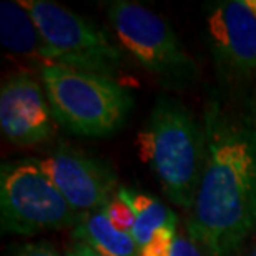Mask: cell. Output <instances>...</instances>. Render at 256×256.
I'll return each mask as SVG.
<instances>
[{
  "label": "cell",
  "instance_id": "8992f818",
  "mask_svg": "<svg viewBox=\"0 0 256 256\" xmlns=\"http://www.w3.org/2000/svg\"><path fill=\"white\" fill-rule=\"evenodd\" d=\"M106 15L120 47L150 74L175 84L193 80L196 74L193 60L165 18L128 0L110 2Z\"/></svg>",
  "mask_w": 256,
  "mask_h": 256
},
{
  "label": "cell",
  "instance_id": "9a60e30c",
  "mask_svg": "<svg viewBox=\"0 0 256 256\" xmlns=\"http://www.w3.org/2000/svg\"><path fill=\"white\" fill-rule=\"evenodd\" d=\"M172 256H203V253L202 246L192 236L176 234L175 242H173Z\"/></svg>",
  "mask_w": 256,
  "mask_h": 256
},
{
  "label": "cell",
  "instance_id": "30bf717a",
  "mask_svg": "<svg viewBox=\"0 0 256 256\" xmlns=\"http://www.w3.org/2000/svg\"><path fill=\"white\" fill-rule=\"evenodd\" d=\"M0 40L7 52L38 65H54L52 54L32 15L20 2L4 0L0 4Z\"/></svg>",
  "mask_w": 256,
  "mask_h": 256
},
{
  "label": "cell",
  "instance_id": "ac0fdd59",
  "mask_svg": "<svg viewBox=\"0 0 256 256\" xmlns=\"http://www.w3.org/2000/svg\"><path fill=\"white\" fill-rule=\"evenodd\" d=\"M250 256H256V248H254V252H253L252 254H250Z\"/></svg>",
  "mask_w": 256,
  "mask_h": 256
},
{
  "label": "cell",
  "instance_id": "5b68a950",
  "mask_svg": "<svg viewBox=\"0 0 256 256\" xmlns=\"http://www.w3.org/2000/svg\"><path fill=\"white\" fill-rule=\"evenodd\" d=\"M20 4L37 24L54 64L110 78L120 72L124 48L96 24L50 0H20Z\"/></svg>",
  "mask_w": 256,
  "mask_h": 256
},
{
  "label": "cell",
  "instance_id": "7c38bea8",
  "mask_svg": "<svg viewBox=\"0 0 256 256\" xmlns=\"http://www.w3.org/2000/svg\"><path fill=\"white\" fill-rule=\"evenodd\" d=\"M118 194L124 200H126L128 204L135 212L136 222L130 234L140 250L150 242L158 230L172 226V224L176 226L178 223L176 214L168 206H165L158 198L150 196L146 193L130 190V188L125 186L118 188Z\"/></svg>",
  "mask_w": 256,
  "mask_h": 256
},
{
  "label": "cell",
  "instance_id": "e0dca14e",
  "mask_svg": "<svg viewBox=\"0 0 256 256\" xmlns=\"http://www.w3.org/2000/svg\"><path fill=\"white\" fill-rule=\"evenodd\" d=\"M65 256H100V254L96 252H94L88 244L72 240V243L65 250Z\"/></svg>",
  "mask_w": 256,
  "mask_h": 256
},
{
  "label": "cell",
  "instance_id": "6da1fadb",
  "mask_svg": "<svg viewBox=\"0 0 256 256\" xmlns=\"http://www.w3.org/2000/svg\"><path fill=\"white\" fill-rule=\"evenodd\" d=\"M204 132L206 163L188 232L210 256H232L256 232V130L213 104Z\"/></svg>",
  "mask_w": 256,
  "mask_h": 256
},
{
  "label": "cell",
  "instance_id": "277c9868",
  "mask_svg": "<svg viewBox=\"0 0 256 256\" xmlns=\"http://www.w3.org/2000/svg\"><path fill=\"white\" fill-rule=\"evenodd\" d=\"M0 213L4 233L24 236L44 230L75 228L82 216L34 158L2 165Z\"/></svg>",
  "mask_w": 256,
  "mask_h": 256
},
{
  "label": "cell",
  "instance_id": "2e32d148",
  "mask_svg": "<svg viewBox=\"0 0 256 256\" xmlns=\"http://www.w3.org/2000/svg\"><path fill=\"white\" fill-rule=\"evenodd\" d=\"M12 256H64L55 250L52 244L38 242V243H27L22 244L14 252Z\"/></svg>",
  "mask_w": 256,
  "mask_h": 256
},
{
  "label": "cell",
  "instance_id": "52a82bcc",
  "mask_svg": "<svg viewBox=\"0 0 256 256\" xmlns=\"http://www.w3.org/2000/svg\"><path fill=\"white\" fill-rule=\"evenodd\" d=\"M40 166L76 213L104 210L118 192L116 173L104 160L72 148H58Z\"/></svg>",
  "mask_w": 256,
  "mask_h": 256
},
{
  "label": "cell",
  "instance_id": "9c48e42d",
  "mask_svg": "<svg viewBox=\"0 0 256 256\" xmlns=\"http://www.w3.org/2000/svg\"><path fill=\"white\" fill-rule=\"evenodd\" d=\"M208 38L218 62L228 68L256 72V15L246 0H226L208 10Z\"/></svg>",
  "mask_w": 256,
  "mask_h": 256
},
{
  "label": "cell",
  "instance_id": "3957f363",
  "mask_svg": "<svg viewBox=\"0 0 256 256\" xmlns=\"http://www.w3.org/2000/svg\"><path fill=\"white\" fill-rule=\"evenodd\" d=\"M38 72L54 118L68 132L106 136L124 126L133 100L115 78L57 64Z\"/></svg>",
  "mask_w": 256,
  "mask_h": 256
},
{
  "label": "cell",
  "instance_id": "7a4b0ae2",
  "mask_svg": "<svg viewBox=\"0 0 256 256\" xmlns=\"http://www.w3.org/2000/svg\"><path fill=\"white\" fill-rule=\"evenodd\" d=\"M136 145L170 202L192 210L206 163V132L192 112L175 98L158 96Z\"/></svg>",
  "mask_w": 256,
  "mask_h": 256
},
{
  "label": "cell",
  "instance_id": "4fadbf2b",
  "mask_svg": "<svg viewBox=\"0 0 256 256\" xmlns=\"http://www.w3.org/2000/svg\"><path fill=\"white\" fill-rule=\"evenodd\" d=\"M104 212L110 223L122 233H132L133 226H135L136 216L133 208L128 204L126 200H124L116 192V194L105 204Z\"/></svg>",
  "mask_w": 256,
  "mask_h": 256
},
{
  "label": "cell",
  "instance_id": "8fae6325",
  "mask_svg": "<svg viewBox=\"0 0 256 256\" xmlns=\"http://www.w3.org/2000/svg\"><path fill=\"white\" fill-rule=\"evenodd\" d=\"M72 240L88 244L100 256H140V248L132 234L118 232L104 210L82 214Z\"/></svg>",
  "mask_w": 256,
  "mask_h": 256
},
{
  "label": "cell",
  "instance_id": "ba28073f",
  "mask_svg": "<svg viewBox=\"0 0 256 256\" xmlns=\"http://www.w3.org/2000/svg\"><path fill=\"white\" fill-rule=\"evenodd\" d=\"M0 128L17 146H37L54 136L55 118L44 85L28 74L8 76L0 90Z\"/></svg>",
  "mask_w": 256,
  "mask_h": 256
},
{
  "label": "cell",
  "instance_id": "5bb4252c",
  "mask_svg": "<svg viewBox=\"0 0 256 256\" xmlns=\"http://www.w3.org/2000/svg\"><path fill=\"white\" fill-rule=\"evenodd\" d=\"M176 226H165L153 234V238L140 250V256H172L173 242L176 238Z\"/></svg>",
  "mask_w": 256,
  "mask_h": 256
}]
</instances>
